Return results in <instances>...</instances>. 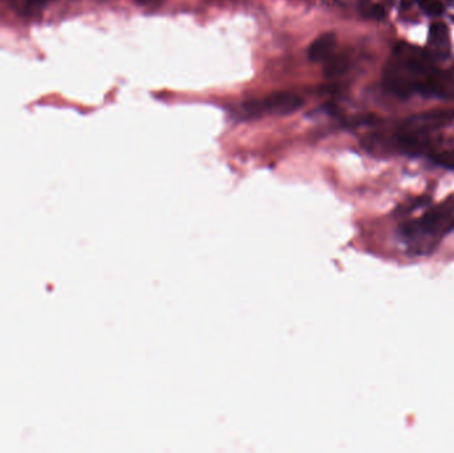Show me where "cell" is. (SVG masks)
Segmentation results:
<instances>
[{
	"mask_svg": "<svg viewBox=\"0 0 454 453\" xmlns=\"http://www.w3.org/2000/svg\"><path fill=\"white\" fill-rule=\"evenodd\" d=\"M454 121V110H428L405 120L396 132V144L408 156H420L432 149L433 133Z\"/></svg>",
	"mask_w": 454,
	"mask_h": 453,
	"instance_id": "obj_3",
	"label": "cell"
},
{
	"mask_svg": "<svg viewBox=\"0 0 454 453\" xmlns=\"http://www.w3.org/2000/svg\"><path fill=\"white\" fill-rule=\"evenodd\" d=\"M454 229V193L428 209L421 217L408 219L399 228L401 242L410 255H429Z\"/></svg>",
	"mask_w": 454,
	"mask_h": 453,
	"instance_id": "obj_2",
	"label": "cell"
},
{
	"mask_svg": "<svg viewBox=\"0 0 454 453\" xmlns=\"http://www.w3.org/2000/svg\"><path fill=\"white\" fill-rule=\"evenodd\" d=\"M361 14L368 19L380 20L385 16V10L380 4H365L361 7Z\"/></svg>",
	"mask_w": 454,
	"mask_h": 453,
	"instance_id": "obj_10",
	"label": "cell"
},
{
	"mask_svg": "<svg viewBox=\"0 0 454 453\" xmlns=\"http://www.w3.org/2000/svg\"><path fill=\"white\" fill-rule=\"evenodd\" d=\"M349 68V59L344 53L331 56L324 67V76L329 78H338L347 72Z\"/></svg>",
	"mask_w": 454,
	"mask_h": 453,
	"instance_id": "obj_7",
	"label": "cell"
},
{
	"mask_svg": "<svg viewBox=\"0 0 454 453\" xmlns=\"http://www.w3.org/2000/svg\"><path fill=\"white\" fill-rule=\"evenodd\" d=\"M137 3H140L142 6H153L158 0H136Z\"/></svg>",
	"mask_w": 454,
	"mask_h": 453,
	"instance_id": "obj_11",
	"label": "cell"
},
{
	"mask_svg": "<svg viewBox=\"0 0 454 453\" xmlns=\"http://www.w3.org/2000/svg\"><path fill=\"white\" fill-rule=\"evenodd\" d=\"M304 101L293 92H275L268 94L265 100H254L243 104V110L251 116H259L262 113H271L277 116H286L300 110Z\"/></svg>",
	"mask_w": 454,
	"mask_h": 453,
	"instance_id": "obj_4",
	"label": "cell"
},
{
	"mask_svg": "<svg viewBox=\"0 0 454 453\" xmlns=\"http://www.w3.org/2000/svg\"><path fill=\"white\" fill-rule=\"evenodd\" d=\"M336 44H338V39L333 32H326L317 36L308 48V59L313 63L327 62L332 56Z\"/></svg>",
	"mask_w": 454,
	"mask_h": 453,
	"instance_id": "obj_6",
	"label": "cell"
},
{
	"mask_svg": "<svg viewBox=\"0 0 454 453\" xmlns=\"http://www.w3.org/2000/svg\"><path fill=\"white\" fill-rule=\"evenodd\" d=\"M387 91L399 97L410 94L446 97L454 96V80L441 71L425 48L400 43L396 46L383 71Z\"/></svg>",
	"mask_w": 454,
	"mask_h": 453,
	"instance_id": "obj_1",
	"label": "cell"
},
{
	"mask_svg": "<svg viewBox=\"0 0 454 453\" xmlns=\"http://www.w3.org/2000/svg\"><path fill=\"white\" fill-rule=\"evenodd\" d=\"M429 55L439 60L449 55L451 51V35L449 28L444 23H433L429 28L428 35V48H425Z\"/></svg>",
	"mask_w": 454,
	"mask_h": 453,
	"instance_id": "obj_5",
	"label": "cell"
},
{
	"mask_svg": "<svg viewBox=\"0 0 454 453\" xmlns=\"http://www.w3.org/2000/svg\"><path fill=\"white\" fill-rule=\"evenodd\" d=\"M430 158L433 160L435 164H437L442 168L454 169V148L444 149V151H439V152H432Z\"/></svg>",
	"mask_w": 454,
	"mask_h": 453,
	"instance_id": "obj_8",
	"label": "cell"
},
{
	"mask_svg": "<svg viewBox=\"0 0 454 453\" xmlns=\"http://www.w3.org/2000/svg\"><path fill=\"white\" fill-rule=\"evenodd\" d=\"M420 8L430 16H441L444 12L442 0H417Z\"/></svg>",
	"mask_w": 454,
	"mask_h": 453,
	"instance_id": "obj_9",
	"label": "cell"
}]
</instances>
